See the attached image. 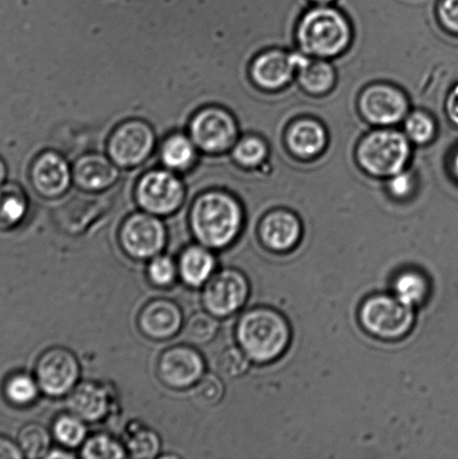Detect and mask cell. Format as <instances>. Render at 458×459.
Wrapping results in <instances>:
<instances>
[{
    "label": "cell",
    "instance_id": "6da1fadb",
    "mask_svg": "<svg viewBox=\"0 0 458 459\" xmlns=\"http://www.w3.org/2000/svg\"><path fill=\"white\" fill-rule=\"evenodd\" d=\"M237 339L250 359L269 363L280 359L289 349L291 331L280 312L258 307L242 315L238 323Z\"/></svg>",
    "mask_w": 458,
    "mask_h": 459
},
{
    "label": "cell",
    "instance_id": "7a4b0ae2",
    "mask_svg": "<svg viewBox=\"0 0 458 459\" xmlns=\"http://www.w3.org/2000/svg\"><path fill=\"white\" fill-rule=\"evenodd\" d=\"M244 213L236 199L223 192H210L193 205V232L202 245L222 249L230 246L242 229Z\"/></svg>",
    "mask_w": 458,
    "mask_h": 459
},
{
    "label": "cell",
    "instance_id": "3957f363",
    "mask_svg": "<svg viewBox=\"0 0 458 459\" xmlns=\"http://www.w3.org/2000/svg\"><path fill=\"white\" fill-rule=\"evenodd\" d=\"M351 30L342 13L334 8L317 7L299 22L298 42L302 51L317 57L339 56L348 47Z\"/></svg>",
    "mask_w": 458,
    "mask_h": 459
},
{
    "label": "cell",
    "instance_id": "277c9868",
    "mask_svg": "<svg viewBox=\"0 0 458 459\" xmlns=\"http://www.w3.org/2000/svg\"><path fill=\"white\" fill-rule=\"evenodd\" d=\"M359 318L370 335L381 340H401L414 327L415 310L394 295L380 294L363 301Z\"/></svg>",
    "mask_w": 458,
    "mask_h": 459
},
{
    "label": "cell",
    "instance_id": "5b68a950",
    "mask_svg": "<svg viewBox=\"0 0 458 459\" xmlns=\"http://www.w3.org/2000/svg\"><path fill=\"white\" fill-rule=\"evenodd\" d=\"M359 164L376 177H393L410 156L407 138L396 130H376L363 139L357 152Z\"/></svg>",
    "mask_w": 458,
    "mask_h": 459
},
{
    "label": "cell",
    "instance_id": "8992f818",
    "mask_svg": "<svg viewBox=\"0 0 458 459\" xmlns=\"http://www.w3.org/2000/svg\"><path fill=\"white\" fill-rule=\"evenodd\" d=\"M249 291L248 279L244 273L235 269H224L206 283L203 303L211 314L226 317L245 305Z\"/></svg>",
    "mask_w": 458,
    "mask_h": 459
},
{
    "label": "cell",
    "instance_id": "52a82bcc",
    "mask_svg": "<svg viewBox=\"0 0 458 459\" xmlns=\"http://www.w3.org/2000/svg\"><path fill=\"white\" fill-rule=\"evenodd\" d=\"M79 375L78 359L65 349L56 348L47 351L36 366V377L39 388L53 397L69 393L78 381Z\"/></svg>",
    "mask_w": 458,
    "mask_h": 459
},
{
    "label": "cell",
    "instance_id": "ba28073f",
    "mask_svg": "<svg viewBox=\"0 0 458 459\" xmlns=\"http://www.w3.org/2000/svg\"><path fill=\"white\" fill-rule=\"evenodd\" d=\"M193 141L208 152H221L233 145L237 126L229 112L208 108L197 114L191 126Z\"/></svg>",
    "mask_w": 458,
    "mask_h": 459
},
{
    "label": "cell",
    "instance_id": "9c48e42d",
    "mask_svg": "<svg viewBox=\"0 0 458 459\" xmlns=\"http://www.w3.org/2000/svg\"><path fill=\"white\" fill-rule=\"evenodd\" d=\"M137 197L139 204L147 212L157 215L173 213L184 200V188L173 174L151 172L139 183Z\"/></svg>",
    "mask_w": 458,
    "mask_h": 459
},
{
    "label": "cell",
    "instance_id": "30bf717a",
    "mask_svg": "<svg viewBox=\"0 0 458 459\" xmlns=\"http://www.w3.org/2000/svg\"><path fill=\"white\" fill-rule=\"evenodd\" d=\"M120 238L128 255L134 258L146 259L163 249L166 233L159 219L137 213L125 222Z\"/></svg>",
    "mask_w": 458,
    "mask_h": 459
},
{
    "label": "cell",
    "instance_id": "8fae6325",
    "mask_svg": "<svg viewBox=\"0 0 458 459\" xmlns=\"http://www.w3.org/2000/svg\"><path fill=\"white\" fill-rule=\"evenodd\" d=\"M154 147V134L150 126L142 121H130L116 130L111 137L109 152L120 166H134L147 159Z\"/></svg>",
    "mask_w": 458,
    "mask_h": 459
},
{
    "label": "cell",
    "instance_id": "7c38bea8",
    "mask_svg": "<svg viewBox=\"0 0 458 459\" xmlns=\"http://www.w3.org/2000/svg\"><path fill=\"white\" fill-rule=\"evenodd\" d=\"M203 371V359L187 346H177L166 351L159 363L161 381L174 389H184L196 384Z\"/></svg>",
    "mask_w": 458,
    "mask_h": 459
},
{
    "label": "cell",
    "instance_id": "4fadbf2b",
    "mask_svg": "<svg viewBox=\"0 0 458 459\" xmlns=\"http://www.w3.org/2000/svg\"><path fill=\"white\" fill-rule=\"evenodd\" d=\"M360 109L371 124L392 126L406 116L408 102L402 92L389 85L378 84L362 93Z\"/></svg>",
    "mask_w": 458,
    "mask_h": 459
},
{
    "label": "cell",
    "instance_id": "5bb4252c",
    "mask_svg": "<svg viewBox=\"0 0 458 459\" xmlns=\"http://www.w3.org/2000/svg\"><path fill=\"white\" fill-rule=\"evenodd\" d=\"M303 227L299 219L287 210H275L262 220L259 238L267 249L285 254L293 250L302 238Z\"/></svg>",
    "mask_w": 458,
    "mask_h": 459
},
{
    "label": "cell",
    "instance_id": "9a60e30c",
    "mask_svg": "<svg viewBox=\"0 0 458 459\" xmlns=\"http://www.w3.org/2000/svg\"><path fill=\"white\" fill-rule=\"evenodd\" d=\"M139 325L143 334L151 339H169L177 334L181 328V309L168 299L152 300L142 310Z\"/></svg>",
    "mask_w": 458,
    "mask_h": 459
},
{
    "label": "cell",
    "instance_id": "2e32d148",
    "mask_svg": "<svg viewBox=\"0 0 458 459\" xmlns=\"http://www.w3.org/2000/svg\"><path fill=\"white\" fill-rule=\"evenodd\" d=\"M31 178L39 195L56 197L63 195L69 187V166L62 157L54 152H47L36 160Z\"/></svg>",
    "mask_w": 458,
    "mask_h": 459
},
{
    "label": "cell",
    "instance_id": "e0dca14e",
    "mask_svg": "<svg viewBox=\"0 0 458 459\" xmlns=\"http://www.w3.org/2000/svg\"><path fill=\"white\" fill-rule=\"evenodd\" d=\"M296 66L290 54L272 51L260 56L251 67V76L255 83L266 90L284 87L293 78Z\"/></svg>",
    "mask_w": 458,
    "mask_h": 459
},
{
    "label": "cell",
    "instance_id": "ac0fdd59",
    "mask_svg": "<svg viewBox=\"0 0 458 459\" xmlns=\"http://www.w3.org/2000/svg\"><path fill=\"white\" fill-rule=\"evenodd\" d=\"M69 408L76 417L87 421H97L106 415L108 397L105 389L92 382H83L72 391Z\"/></svg>",
    "mask_w": 458,
    "mask_h": 459
},
{
    "label": "cell",
    "instance_id": "d6986e66",
    "mask_svg": "<svg viewBox=\"0 0 458 459\" xmlns=\"http://www.w3.org/2000/svg\"><path fill=\"white\" fill-rule=\"evenodd\" d=\"M76 183L85 190H103L114 184L118 170L100 155H89L81 159L74 168Z\"/></svg>",
    "mask_w": 458,
    "mask_h": 459
},
{
    "label": "cell",
    "instance_id": "ffe728a7",
    "mask_svg": "<svg viewBox=\"0 0 458 459\" xmlns=\"http://www.w3.org/2000/svg\"><path fill=\"white\" fill-rule=\"evenodd\" d=\"M296 70H298L299 84L305 91L324 93L333 87L334 71L330 63L311 60L303 54H290Z\"/></svg>",
    "mask_w": 458,
    "mask_h": 459
},
{
    "label": "cell",
    "instance_id": "44dd1931",
    "mask_svg": "<svg viewBox=\"0 0 458 459\" xmlns=\"http://www.w3.org/2000/svg\"><path fill=\"white\" fill-rule=\"evenodd\" d=\"M287 145L294 154L311 157L320 154L325 146L324 129L316 121L303 119L291 126L286 136Z\"/></svg>",
    "mask_w": 458,
    "mask_h": 459
},
{
    "label": "cell",
    "instance_id": "7402d4cb",
    "mask_svg": "<svg viewBox=\"0 0 458 459\" xmlns=\"http://www.w3.org/2000/svg\"><path fill=\"white\" fill-rule=\"evenodd\" d=\"M393 295L403 304L415 308L428 300L430 285L428 278L419 270L408 269L398 273L393 281Z\"/></svg>",
    "mask_w": 458,
    "mask_h": 459
},
{
    "label": "cell",
    "instance_id": "603a6c76",
    "mask_svg": "<svg viewBox=\"0 0 458 459\" xmlns=\"http://www.w3.org/2000/svg\"><path fill=\"white\" fill-rule=\"evenodd\" d=\"M214 267V256L202 247H188L179 263L184 281L193 287L201 286L212 273Z\"/></svg>",
    "mask_w": 458,
    "mask_h": 459
},
{
    "label": "cell",
    "instance_id": "cb8c5ba5",
    "mask_svg": "<svg viewBox=\"0 0 458 459\" xmlns=\"http://www.w3.org/2000/svg\"><path fill=\"white\" fill-rule=\"evenodd\" d=\"M26 212V196L21 188L13 184L0 186V231L18 226Z\"/></svg>",
    "mask_w": 458,
    "mask_h": 459
},
{
    "label": "cell",
    "instance_id": "d4e9b609",
    "mask_svg": "<svg viewBox=\"0 0 458 459\" xmlns=\"http://www.w3.org/2000/svg\"><path fill=\"white\" fill-rule=\"evenodd\" d=\"M161 157L166 166L173 169H186L195 157L194 146L182 134L168 139L164 143Z\"/></svg>",
    "mask_w": 458,
    "mask_h": 459
},
{
    "label": "cell",
    "instance_id": "484cf974",
    "mask_svg": "<svg viewBox=\"0 0 458 459\" xmlns=\"http://www.w3.org/2000/svg\"><path fill=\"white\" fill-rule=\"evenodd\" d=\"M18 446L26 457L40 458L47 456L49 447L48 430L38 424L22 427L20 435H18Z\"/></svg>",
    "mask_w": 458,
    "mask_h": 459
},
{
    "label": "cell",
    "instance_id": "4316f807",
    "mask_svg": "<svg viewBox=\"0 0 458 459\" xmlns=\"http://www.w3.org/2000/svg\"><path fill=\"white\" fill-rule=\"evenodd\" d=\"M4 391L8 402L16 406H26L33 403L39 393L36 382L22 373L9 377L4 384Z\"/></svg>",
    "mask_w": 458,
    "mask_h": 459
},
{
    "label": "cell",
    "instance_id": "83f0119b",
    "mask_svg": "<svg viewBox=\"0 0 458 459\" xmlns=\"http://www.w3.org/2000/svg\"><path fill=\"white\" fill-rule=\"evenodd\" d=\"M219 322L206 313H196L188 319L186 337L194 344H206L212 341L219 331Z\"/></svg>",
    "mask_w": 458,
    "mask_h": 459
},
{
    "label": "cell",
    "instance_id": "f1b7e54d",
    "mask_svg": "<svg viewBox=\"0 0 458 459\" xmlns=\"http://www.w3.org/2000/svg\"><path fill=\"white\" fill-rule=\"evenodd\" d=\"M217 364L218 370L223 377L236 379L248 371L250 359L244 350L237 348V346H229L219 355Z\"/></svg>",
    "mask_w": 458,
    "mask_h": 459
},
{
    "label": "cell",
    "instance_id": "f546056e",
    "mask_svg": "<svg viewBox=\"0 0 458 459\" xmlns=\"http://www.w3.org/2000/svg\"><path fill=\"white\" fill-rule=\"evenodd\" d=\"M54 434L63 445L67 447L79 446L83 442L87 429L81 418L76 416H62L54 426Z\"/></svg>",
    "mask_w": 458,
    "mask_h": 459
},
{
    "label": "cell",
    "instance_id": "4dcf8cb0",
    "mask_svg": "<svg viewBox=\"0 0 458 459\" xmlns=\"http://www.w3.org/2000/svg\"><path fill=\"white\" fill-rule=\"evenodd\" d=\"M125 456L123 446L109 436L97 435L85 443L82 457L90 459H115Z\"/></svg>",
    "mask_w": 458,
    "mask_h": 459
},
{
    "label": "cell",
    "instance_id": "1f68e13d",
    "mask_svg": "<svg viewBox=\"0 0 458 459\" xmlns=\"http://www.w3.org/2000/svg\"><path fill=\"white\" fill-rule=\"evenodd\" d=\"M267 146L262 139L257 137H246L238 143L233 152L238 163L244 166H257L263 163L267 157Z\"/></svg>",
    "mask_w": 458,
    "mask_h": 459
},
{
    "label": "cell",
    "instance_id": "d6a6232c",
    "mask_svg": "<svg viewBox=\"0 0 458 459\" xmlns=\"http://www.w3.org/2000/svg\"><path fill=\"white\" fill-rule=\"evenodd\" d=\"M224 395L223 382L213 373H208L197 381L194 397L197 403L205 407H212L221 402Z\"/></svg>",
    "mask_w": 458,
    "mask_h": 459
},
{
    "label": "cell",
    "instance_id": "836d02e7",
    "mask_svg": "<svg viewBox=\"0 0 458 459\" xmlns=\"http://www.w3.org/2000/svg\"><path fill=\"white\" fill-rule=\"evenodd\" d=\"M130 456L134 458H154L160 449L159 436L151 430H142L129 440Z\"/></svg>",
    "mask_w": 458,
    "mask_h": 459
},
{
    "label": "cell",
    "instance_id": "e575fe53",
    "mask_svg": "<svg viewBox=\"0 0 458 459\" xmlns=\"http://www.w3.org/2000/svg\"><path fill=\"white\" fill-rule=\"evenodd\" d=\"M406 133L412 142L423 145L432 139L434 134L433 120L424 112L416 111L406 121Z\"/></svg>",
    "mask_w": 458,
    "mask_h": 459
},
{
    "label": "cell",
    "instance_id": "d590c367",
    "mask_svg": "<svg viewBox=\"0 0 458 459\" xmlns=\"http://www.w3.org/2000/svg\"><path fill=\"white\" fill-rule=\"evenodd\" d=\"M175 273H177L175 264L169 256H156L150 264V277L157 285H169L174 281Z\"/></svg>",
    "mask_w": 458,
    "mask_h": 459
},
{
    "label": "cell",
    "instance_id": "8d00e7d4",
    "mask_svg": "<svg viewBox=\"0 0 458 459\" xmlns=\"http://www.w3.org/2000/svg\"><path fill=\"white\" fill-rule=\"evenodd\" d=\"M438 13L444 25L451 30L458 31V0H442Z\"/></svg>",
    "mask_w": 458,
    "mask_h": 459
},
{
    "label": "cell",
    "instance_id": "74e56055",
    "mask_svg": "<svg viewBox=\"0 0 458 459\" xmlns=\"http://www.w3.org/2000/svg\"><path fill=\"white\" fill-rule=\"evenodd\" d=\"M389 190L393 193V195L398 197V199L406 197L412 190V178L410 175L402 172L393 175L392 181L389 183Z\"/></svg>",
    "mask_w": 458,
    "mask_h": 459
},
{
    "label": "cell",
    "instance_id": "f35d334b",
    "mask_svg": "<svg viewBox=\"0 0 458 459\" xmlns=\"http://www.w3.org/2000/svg\"><path fill=\"white\" fill-rule=\"evenodd\" d=\"M22 457H24V454L17 444L0 436V459H21Z\"/></svg>",
    "mask_w": 458,
    "mask_h": 459
},
{
    "label": "cell",
    "instance_id": "ab89813d",
    "mask_svg": "<svg viewBox=\"0 0 458 459\" xmlns=\"http://www.w3.org/2000/svg\"><path fill=\"white\" fill-rule=\"evenodd\" d=\"M447 112L453 123L458 125V85H456L450 97H448Z\"/></svg>",
    "mask_w": 458,
    "mask_h": 459
},
{
    "label": "cell",
    "instance_id": "60d3db41",
    "mask_svg": "<svg viewBox=\"0 0 458 459\" xmlns=\"http://www.w3.org/2000/svg\"><path fill=\"white\" fill-rule=\"evenodd\" d=\"M48 458H73L74 456L72 454L61 453L60 451L52 452L48 455Z\"/></svg>",
    "mask_w": 458,
    "mask_h": 459
},
{
    "label": "cell",
    "instance_id": "b9f144b4",
    "mask_svg": "<svg viewBox=\"0 0 458 459\" xmlns=\"http://www.w3.org/2000/svg\"><path fill=\"white\" fill-rule=\"evenodd\" d=\"M7 169L2 159H0V186H3L4 178H6Z\"/></svg>",
    "mask_w": 458,
    "mask_h": 459
},
{
    "label": "cell",
    "instance_id": "7bdbcfd3",
    "mask_svg": "<svg viewBox=\"0 0 458 459\" xmlns=\"http://www.w3.org/2000/svg\"><path fill=\"white\" fill-rule=\"evenodd\" d=\"M312 2L318 3V4H327V3L333 2V0H312Z\"/></svg>",
    "mask_w": 458,
    "mask_h": 459
},
{
    "label": "cell",
    "instance_id": "ee69618b",
    "mask_svg": "<svg viewBox=\"0 0 458 459\" xmlns=\"http://www.w3.org/2000/svg\"><path fill=\"white\" fill-rule=\"evenodd\" d=\"M454 169H455V172H456L457 177H458V154L455 157Z\"/></svg>",
    "mask_w": 458,
    "mask_h": 459
}]
</instances>
